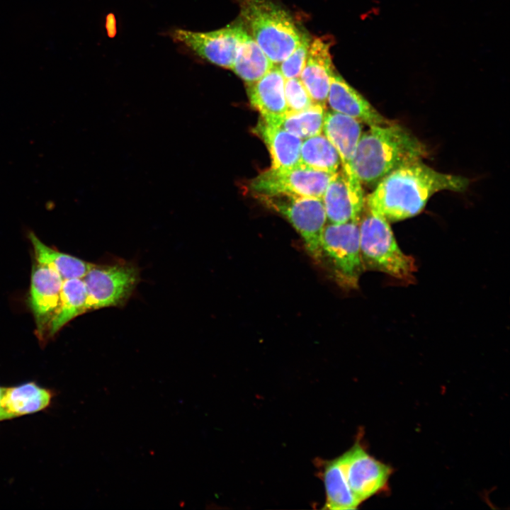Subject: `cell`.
I'll use <instances>...</instances> for the list:
<instances>
[{"mask_svg":"<svg viewBox=\"0 0 510 510\" xmlns=\"http://www.w3.org/2000/svg\"><path fill=\"white\" fill-rule=\"evenodd\" d=\"M310 45L307 35L302 34L300 42L296 48L278 64L285 79L300 76L306 62Z\"/></svg>","mask_w":510,"mask_h":510,"instance_id":"cell-26","label":"cell"},{"mask_svg":"<svg viewBox=\"0 0 510 510\" xmlns=\"http://www.w3.org/2000/svg\"><path fill=\"white\" fill-rule=\"evenodd\" d=\"M320 475L324 482L326 502L323 509L333 510L355 509L360 504L351 493L344 475L339 456L324 460Z\"/></svg>","mask_w":510,"mask_h":510,"instance_id":"cell-20","label":"cell"},{"mask_svg":"<svg viewBox=\"0 0 510 510\" xmlns=\"http://www.w3.org/2000/svg\"><path fill=\"white\" fill-rule=\"evenodd\" d=\"M322 259H326L336 280L346 288H356L365 270L361 258L359 222L325 225L321 241Z\"/></svg>","mask_w":510,"mask_h":510,"instance_id":"cell-5","label":"cell"},{"mask_svg":"<svg viewBox=\"0 0 510 510\" xmlns=\"http://www.w3.org/2000/svg\"><path fill=\"white\" fill-rule=\"evenodd\" d=\"M28 236L36 262L56 272L63 280L83 278L93 264L50 247L32 232Z\"/></svg>","mask_w":510,"mask_h":510,"instance_id":"cell-19","label":"cell"},{"mask_svg":"<svg viewBox=\"0 0 510 510\" xmlns=\"http://www.w3.org/2000/svg\"><path fill=\"white\" fill-rule=\"evenodd\" d=\"M82 279L89 311L124 305L140 280V273L129 263L92 264Z\"/></svg>","mask_w":510,"mask_h":510,"instance_id":"cell-7","label":"cell"},{"mask_svg":"<svg viewBox=\"0 0 510 510\" xmlns=\"http://www.w3.org/2000/svg\"><path fill=\"white\" fill-rule=\"evenodd\" d=\"M285 98L287 112H298L314 104L299 77L285 79Z\"/></svg>","mask_w":510,"mask_h":510,"instance_id":"cell-25","label":"cell"},{"mask_svg":"<svg viewBox=\"0 0 510 510\" xmlns=\"http://www.w3.org/2000/svg\"><path fill=\"white\" fill-rule=\"evenodd\" d=\"M468 185L465 177L437 171L418 161L382 178L365 198V204L388 222H397L419 214L436 193L463 192Z\"/></svg>","mask_w":510,"mask_h":510,"instance_id":"cell-1","label":"cell"},{"mask_svg":"<svg viewBox=\"0 0 510 510\" xmlns=\"http://www.w3.org/2000/svg\"><path fill=\"white\" fill-rule=\"evenodd\" d=\"M88 311L87 292L83 279L64 280L60 302L50 323L48 334L55 335L71 320Z\"/></svg>","mask_w":510,"mask_h":510,"instance_id":"cell-21","label":"cell"},{"mask_svg":"<svg viewBox=\"0 0 510 510\" xmlns=\"http://www.w3.org/2000/svg\"><path fill=\"white\" fill-rule=\"evenodd\" d=\"M52 399L51 392L34 382L4 387L1 405L6 419L38 412L46 408Z\"/></svg>","mask_w":510,"mask_h":510,"instance_id":"cell-18","label":"cell"},{"mask_svg":"<svg viewBox=\"0 0 510 510\" xmlns=\"http://www.w3.org/2000/svg\"><path fill=\"white\" fill-rule=\"evenodd\" d=\"M361 122L335 111L325 113L323 131L337 150L341 159V170L345 174L353 193L364 200L362 185L353 169V159L362 134Z\"/></svg>","mask_w":510,"mask_h":510,"instance_id":"cell-11","label":"cell"},{"mask_svg":"<svg viewBox=\"0 0 510 510\" xmlns=\"http://www.w3.org/2000/svg\"><path fill=\"white\" fill-rule=\"evenodd\" d=\"M330 44L322 38L314 39L310 45L305 67L299 76L314 103L325 108L334 69Z\"/></svg>","mask_w":510,"mask_h":510,"instance_id":"cell-14","label":"cell"},{"mask_svg":"<svg viewBox=\"0 0 510 510\" xmlns=\"http://www.w3.org/2000/svg\"><path fill=\"white\" fill-rule=\"evenodd\" d=\"M334 175L301 164L287 169L271 167L255 177L249 186L256 196L285 195L322 198Z\"/></svg>","mask_w":510,"mask_h":510,"instance_id":"cell-8","label":"cell"},{"mask_svg":"<svg viewBox=\"0 0 510 510\" xmlns=\"http://www.w3.org/2000/svg\"><path fill=\"white\" fill-rule=\"evenodd\" d=\"M322 199L329 223L359 222L365 202L353 195L341 169L330 180Z\"/></svg>","mask_w":510,"mask_h":510,"instance_id":"cell-16","label":"cell"},{"mask_svg":"<svg viewBox=\"0 0 510 510\" xmlns=\"http://www.w3.org/2000/svg\"><path fill=\"white\" fill-rule=\"evenodd\" d=\"M369 127L359 138L353 159L362 186L374 188L391 172L428 154L425 144L399 124Z\"/></svg>","mask_w":510,"mask_h":510,"instance_id":"cell-2","label":"cell"},{"mask_svg":"<svg viewBox=\"0 0 510 510\" xmlns=\"http://www.w3.org/2000/svg\"><path fill=\"white\" fill-rule=\"evenodd\" d=\"M361 258L364 269L384 273L403 282H412L415 261L398 246L389 222L367 209L359 220Z\"/></svg>","mask_w":510,"mask_h":510,"instance_id":"cell-4","label":"cell"},{"mask_svg":"<svg viewBox=\"0 0 510 510\" xmlns=\"http://www.w3.org/2000/svg\"><path fill=\"white\" fill-rule=\"evenodd\" d=\"M244 31L240 21L208 32L175 29L171 36L205 61L232 69Z\"/></svg>","mask_w":510,"mask_h":510,"instance_id":"cell-9","label":"cell"},{"mask_svg":"<svg viewBox=\"0 0 510 510\" xmlns=\"http://www.w3.org/2000/svg\"><path fill=\"white\" fill-rule=\"evenodd\" d=\"M253 131L266 144L271 158V168L287 169L300 164V138L267 123L261 118Z\"/></svg>","mask_w":510,"mask_h":510,"instance_id":"cell-17","label":"cell"},{"mask_svg":"<svg viewBox=\"0 0 510 510\" xmlns=\"http://www.w3.org/2000/svg\"><path fill=\"white\" fill-rule=\"evenodd\" d=\"M257 197L285 217L300 234L309 254L322 261V234L327 220L322 198L285 195Z\"/></svg>","mask_w":510,"mask_h":510,"instance_id":"cell-6","label":"cell"},{"mask_svg":"<svg viewBox=\"0 0 510 510\" xmlns=\"http://www.w3.org/2000/svg\"><path fill=\"white\" fill-rule=\"evenodd\" d=\"M274 65L245 28L231 69L249 85L261 79Z\"/></svg>","mask_w":510,"mask_h":510,"instance_id":"cell-22","label":"cell"},{"mask_svg":"<svg viewBox=\"0 0 510 510\" xmlns=\"http://www.w3.org/2000/svg\"><path fill=\"white\" fill-rule=\"evenodd\" d=\"M63 280L54 271L36 263L32 269L28 296L38 333L48 332L50 323L57 309Z\"/></svg>","mask_w":510,"mask_h":510,"instance_id":"cell-12","label":"cell"},{"mask_svg":"<svg viewBox=\"0 0 510 510\" xmlns=\"http://www.w3.org/2000/svg\"><path fill=\"white\" fill-rule=\"evenodd\" d=\"M4 390V387H0V421L7 419L5 412L1 405V400L3 397Z\"/></svg>","mask_w":510,"mask_h":510,"instance_id":"cell-27","label":"cell"},{"mask_svg":"<svg viewBox=\"0 0 510 510\" xmlns=\"http://www.w3.org/2000/svg\"><path fill=\"white\" fill-rule=\"evenodd\" d=\"M339 458L347 484L359 504L385 487L391 468L368 454L358 441Z\"/></svg>","mask_w":510,"mask_h":510,"instance_id":"cell-10","label":"cell"},{"mask_svg":"<svg viewBox=\"0 0 510 510\" xmlns=\"http://www.w3.org/2000/svg\"><path fill=\"white\" fill-rule=\"evenodd\" d=\"M244 26L269 60L278 65L300 42L292 16L275 0H240Z\"/></svg>","mask_w":510,"mask_h":510,"instance_id":"cell-3","label":"cell"},{"mask_svg":"<svg viewBox=\"0 0 510 510\" xmlns=\"http://www.w3.org/2000/svg\"><path fill=\"white\" fill-rule=\"evenodd\" d=\"M324 108L314 103L304 110L287 112L276 121L268 124L278 126L301 140H305L322 132Z\"/></svg>","mask_w":510,"mask_h":510,"instance_id":"cell-24","label":"cell"},{"mask_svg":"<svg viewBox=\"0 0 510 510\" xmlns=\"http://www.w3.org/2000/svg\"><path fill=\"white\" fill-rule=\"evenodd\" d=\"M284 84L285 78L278 65H274L258 81L247 85L251 106L268 123H272L287 113Z\"/></svg>","mask_w":510,"mask_h":510,"instance_id":"cell-15","label":"cell"},{"mask_svg":"<svg viewBox=\"0 0 510 510\" xmlns=\"http://www.w3.org/2000/svg\"><path fill=\"white\" fill-rule=\"evenodd\" d=\"M300 164L335 174L341 169V159L334 145L321 133L302 142Z\"/></svg>","mask_w":510,"mask_h":510,"instance_id":"cell-23","label":"cell"},{"mask_svg":"<svg viewBox=\"0 0 510 510\" xmlns=\"http://www.w3.org/2000/svg\"><path fill=\"white\" fill-rule=\"evenodd\" d=\"M327 101L333 111L352 117L368 126L392 123L334 71L331 76Z\"/></svg>","mask_w":510,"mask_h":510,"instance_id":"cell-13","label":"cell"}]
</instances>
